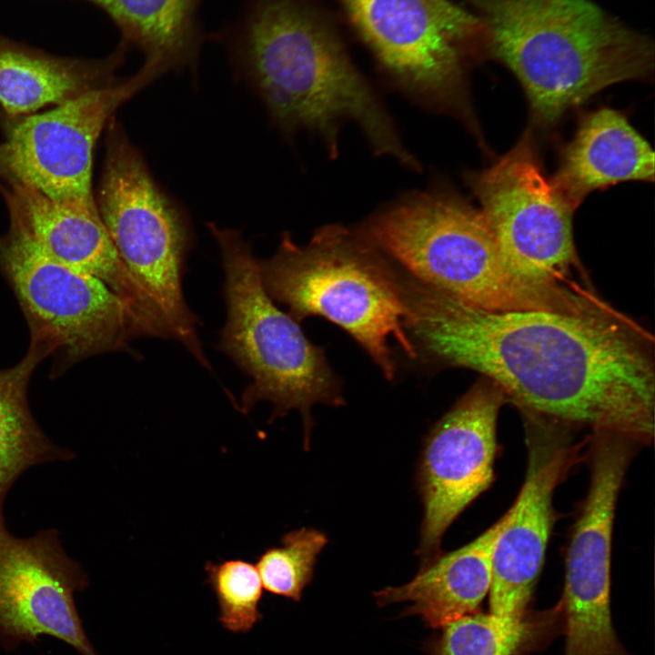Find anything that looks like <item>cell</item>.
<instances>
[{
    "instance_id": "obj_19",
    "label": "cell",
    "mask_w": 655,
    "mask_h": 655,
    "mask_svg": "<svg viewBox=\"0 0 655 655\" xmlns=\"http://www.w3.org/2000/svg\"><path fill=\"white\" fill-rule=\"evenodd\" d=\"M502 524L503 517L469 543L420 568L408 583L376 591L377 603H408L405 614L437 629L474 613L490 589L492 551Z\"/></svg>"
},
{
    "instance_id": "obj_24",
    "label": "cell",
    "mask_w": 655,
    "mask_h": 655,
    "mask_svg": "<svg viewBox=\"0 0 655 655\" xmlns=\"http://www.w3.org/2000/svg\"><path fill=\"white\" fill-rule=\"evenodd\" d=\"M205 570L217 600L222 626L231 632H247L262 619L258 605L263 586L257 567L243 559H227L208 561Z\"/></svg>"
},
{
    "instance_id": "obj_17",
    "label": "cell",
    "mask_w": 655,
    "mask_h": 655,
    "mask_svg": "<svg viewBox=\"0 0 655 655\" xmlns=\"http://www.w3.org/2000/svg\"><path fill=\"white\" fill-rule=\"evenodd\" d=\"M126 51L119 44L104 58L64 57L0 34V107L18 118L113 84Z\"/></svg>"
},
{
    "instance_id": "obj_20",
    "label": "cell",
    "mask_w": 655,
    "mask_h": 655,
    "mask_svg": "<svg viewBox=\"0 0 655 655\" xmlns=\"http://www.w3.org/2000/svg\"><path fill=\"white\" fill-rule=\"evenodd\" d=\"M103 10L121 33L120 44L137 48L139 72L150 82L195 64L203 34L202 0H86Z\"/></svg>"
},
{
    "instance_id": "obj_9",
    "label": "cell",
    "mask_w": 655,
    "mask_h": 655,
    "mask_svg": "<svg viewBox=\"0 0 655 655\" xmlns=\"http://www.w3.org/2000/svg\"><path fill=\"white\" fill-rule=\"evenodd\" d=\"M380 67L433 106L454 105L465 63L489 56L484 22L450 0H339Z\"/></svg>"
},
{
    "instance_id": "obj_12",
    "label": "cell",
    "mask_w": 655,
    "mask_h": 655,
    "mask_svg": "<svg viewBox=\"0 0 655 655\" xmlns=\"http://www.w3.org/2000/svg\"><path fill=\"white\" fill-rule=\"evenodd\" d=\"M637 445L619 433L594 431L590 487L566 557L565 655H630L612 625L610 567L617 499Z\"/></svg>"
},
{
    "instance_id": "obj_15",
    "label": "cell",
    "mask_w": 655,
    "mask_h": 655,
    "mask_svg": "<svg viewBox=\"0 0 655 655\" xmlns=\"http://www.w3.org/2000/svg\"><path fill=\"white\" fill-rule=\"evenodd\" d=\"M527 418L525 479L514 504L503 516L492 551L489 612L499 616L527 612L554 522V490L577 453L560 428L562 425Z\"/></svg>"
},
{
    "instance_id": "obj_8",
    "label": "cell",
    "mask_w": 655,
    "mask_h": 655,
    "mask_svg": "<svg viewBox=\"0 0 655 655\" xmlns=\"http://www.w3.org/2000/svg\"><path fill=\"white\" fill-rule=\"evenodd\" d=\"M0 271L26 319L30 344L53 357L59 375L89 357L125 349L132 336L126 304L97 277L47 255L7 206Z\"/></svg>"
},
{
    "instance_id": "obj_10",
    "label": "cell",
    "mask_w": 655,
    "mask_h": 655,
    "mask_svg": "<svg viewBox=\"0 0 655 655\" xmlns=\"http://www.w3.org/2000/svg\"><path fill=\"white\" fill-rule=\"evenodd\" d=\"M148 85L138 73L15 121L0 143V181L32 188L76 212L99 215L93 154L116 109Z\"/></svg>"
},
{
    "instance_id": "obj_7",
    "label": "cell",
    "mask_w": 655,
    "mask_h": 655,
    "mask_svg": "<svg viewBox=\"0 0 655 655\" xmlns=\"http://www.w3.org/2000/svg\"><path fill=\"white\" fill-rule=\"evenodd\" d=\"M97 208L116 251L157 317L165 338L178 340L210 368L196 332V317L183 296L188 231L146 163L113 117Z\"/></svg>"
},
{
    "instance_id": "obj_4",
    "label": "cell",
    "mask_w": 655,
    "mask_h": 655,
    "mask_svg": "<svg viewBox=\"0 0 655 655\" xmlns=\"http://www.w3.org/2000/svg\"><path fill=\"white\" fill-rule=\"evenodd\" d=\"M359 233L414 279L468 305L490 311L572 312L586 297L538 287L502 256L481 213L439 191L414 193L373 215Z\"/></svg>"
},
{
    "instance_id": "obj_6",
    "label": "cell",
    "mask_w": 655,
    "mask_h": 655,
    "mask_svg": "<svg viewBox=\"0 0 655 655\" xmlns=\"http://www.w3.org/2000/svg\"><path fill=\"white\" fill-rule=\"evenodd\" d=\"M208 227L219 245L225 271L227 319L218 348L252 378L243 391L240 410L247 413L263 400L274 406L271 419L298 410L308 445L311 408L317 403L344 405L341 379L299 322L274 304L263 286L258 260L240 233L213 223Z\"/></svg>"
},
{
    "instance_id": "obj_11",
    "label": "cell",
    "mask_w": 655,
    "mask_h": 655,
    "mask_svg": "<svg viewBox=\"0 0 655 655\" xmlns=\"http://www.w3.org/2000/svg\"><path fill=\"white\" fill-rule=\"evenodd\" d=\"M469 182L510 267L535 286L564 287L560 280L579 265L574 210L545 177L529 139Z\"/></svg>"
},
{
    "instance_id": "obj_18",
    "label": "cell",
    "mask_w": 655,
    "mask_h": 655,
    "mask_svg": "<svg viewBox=\"0 0 655 655\" xmlns=\"http://www.w3.org/2000/svg\"><path fill=\"white\" fill-rule=\"evenodd\" d=\"M630 180H654V152L620 112L586 116L550 181L575 210L596 189Z\"/></svg>"
},
{
    "instance_id": "obj_5",
    "label": "cell",
    "mask_w": 655,
    "mask_h": 655,
    "mask_svg": "<svg viewBox=\"0 0 655 655\" xmlns=\"http://www.w3.org/2000/svg\"><path fill=\"white\" fill-rule=\"evenodd\" d=\"M381 253L358 231L328 225L306 246L283 234L277 253L258 266L268 296L286 305L295 320L319 316L336 324L393 380L389 338L411 358L418 351L405 327L403 280Z\"/></svg>"
},
{
    "instance_id": "obj_23",
    "label": "cell",
    "mask_w": 655,
    "mask_h": 655,
    "mask_svg": "<svg viewBox=\"0 0 655 655\" xmlns=\"http://www.w3.org/2000/svg\"><path fill=\"white\" fill-rule=\"evenodd\" d=\"M327 543L326 534L315 529L287 532L279 546L267 549L257 558L256 567L262 586L272 594L298 601Z\"/></svg>"
},
{
    "instance_id": "obj_14",
    "label": "cell",
    "mask_w": 655,
    "mask_h": 655,
    "mask_svg": "<svg viewBox=\"0 0 655 655\" xmlns=\"http://www.w3.org/2000/svg\"><path fill=\"white\" fill-rule=\"evenodd\" d=\"M87 586L86 573L66 555L58 531L18 538L0 517V647L5 651L47 635L80 655H98L75 602Z\"/></svg>"
},
{
    "instance_id": "obj_13",
    "label": "cell",
    "mask_w": 655,
    "mask_h": 655,
    "mask_svg": "<svg viewBox=\"0 0 655 655\" xmlns=\"http://www.w3.org/2000/svg\"><path fill=\"white\" fill-rule=\"evenodd\" d=\"M505 401L501 389L483 378L428 433L418 470L424 508L418 549L421 568L440 555L448 528L492 483L497 419Z\"/></svg>"
},
{
    "instance_id": "obj_21",
    "label": "cell",
    "mask_w": 655,
    "mask_h": 655,
    "mask_svg": "<svg viewBox=\"0 0 655 655\" xmlns=\"http://www.w3.org/2000/svg\"><path fill=\"white\" fill-rule=\"evenodd\" d=\"M46 358L30 345L23 359L0 369V517L8 490L32 466L48 461L69 460L74 454L54 444L34 419L27 401L30 378Z\"/></svg>"
},
{
    "instance_id": "obj_3",
    "label": "cell",
    "mask_w": 655,
    "mask_h": 655,
    "mask_svg": "<svg viewBox=\"0 0 655 655\" xmlns=\"http://www.w3.org/2000/svg\"><path fill=\"white\" fill-rule=\"evenodd\" d=\"M465 1L489 31V56L517 76L542 124L652 72L651 41L591 0Z\"/></svg>"
},
{
    "instance_id": "obj_1",
    "label": "cell",
    "mask_w": 655,
    "mask_h": 655,
    "mask_svg": "<svg viewBox=\"0 0 655 655\" xmlns=\"http://www.w3.org/2000/svg\"><path fill=\"white\" fill-rule=\"evenodd\" d=\"M405 283L406 329L432 359L479 372L526 417L653 438L651 341L603 303L490 311Z\"/></svg>"
},
{
    "instance_id": "obj_22",
    "label": "cell",
    "mask_w": 655,
    "mask_h": 655,
    "mask_svg": "<svg viewBox=\"0 0 655 655\" xmlns=\"http://www.w3.org/2000/svg\"><path fill=\"white\" fill-rule=\"evenodd\" d=\"M557 610L536 615L489 612L461 617L442 628L433 655H522L549 635Z\"/></svg>"
},
{
    "instance_id": "obj_2",
    "label": "cell",
    "mask_w": 655,
    "mask_h": 655,
    "mask_svg": "<svg viewBox=\"0 0 655 655\" xmlns=\"http://www.w3.org/2000/svg\"><path fill=\"white\" fill-rule=\"evenodd\" d=\"M220 36L285 132H315L335 156L339 127L350 120L375 153L419 168L336 26L312 0H249Z\"/></svg>"
},
{
    "instance_id": "obj_16",
    "label": "cell",
    "mask_w": 655,
    "mask_h": 655,
    "mask_svg": "<svg viewBox=\"0 0 655 655\" xmlns=\"http://www.w3.org/2000/svg\"><path fill=\"white\" fill-rule=\"evenodd\" d=\"M0 192L40 248L97 277L123 300L132 336L164 337L157 317L121 260L100 215L71 210L16 184L0 181Z\"/></svg>"
}]
</instances>
